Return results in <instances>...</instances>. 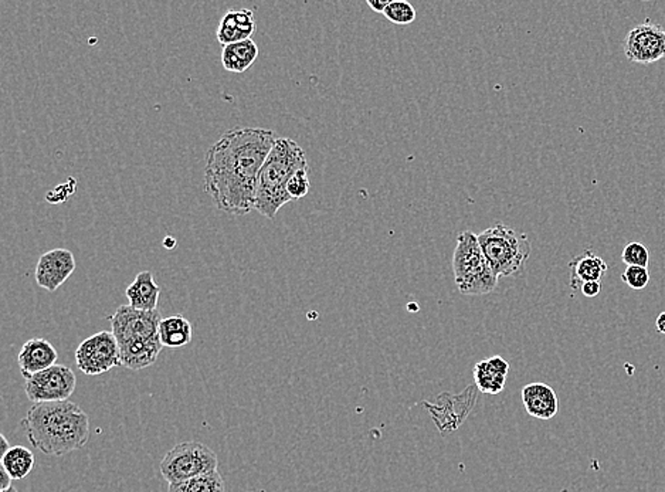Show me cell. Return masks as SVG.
<instances>
[{
    "label": "cell",
    "mask_w": 665,
    "mask_h": 492,
    "mask_svg": "<svg viewBox=\"0 0 665 492\" xmlns=\"http://www.w3.org/2000/svg\"><path fill=\"white\" fill-rule=\"evenodd\" d=\"M311 183L308 179V168L300 169L295 172L287 185V192L293 201L304 198L310 192Z\"/></svg>",
    "instance_id": "26"
},
{
    "label": "cell",
    "mask_w": 665,
    "mask_h": 492,
    "mask_svg": "<svg viewBox=\"0 0 665 492\" xmlns=\"http://www.w3.org/2000/svg\"><path fill=\"white\" fill-rule=\"evenodd\" d=\"M621 260L627 267H644L647 269L650 261V251L644 244L639 241L627 244L621 253Z\"/></svg>",
    "instance_id": "25"
},
{
    "label": "cell",
    "mask_w": 665,
    "mask_h": 492,
    "mask_svg": "<svg viewBox=\"0 0 665 492\" xmlns=\"http://www.w3.org/2000/svg\"><path fill=\"white\" fill-rule=\"evenodd\" d=\"M452 272L457 289L464 295H487L497 289L498 277L488 264L477 234L462 231L452 254Z\"/></svg>",
    "instance_id": "5"
},
{
    "label": "cell",
    "mask_w": 665,
    "mask_h": 492,
    "mask_svg": "<svg viewBox=\"0 0 665 492\" xmlns=\"http://www.w3.org/2000/svg\"><path fill=\"white\" fill-rule=\"evenodd\" d=\"M275 133L263 128H234L206 153L204 191L224 213L254 211L260 171L274 146Z\"/></svg>",
    "instance_id": "1"
},
{
    "label": "cell",
    "mask_w": 665,
    "mask_h": 492,
    "mask_svg": "<svg viewBox=\"0 0 665 492\" xmlns=\"http://www.w3.org/2000/svg\"><path fill=\"white\" fill-rule=\"evenodd\" d=\"M159 294L161 287L149 271L139 272L125 291L131 307L141 311H158Z\"/></svg>",
    "instance_id": "18"
},
{
    "label": "cell",
    "mask_w": 665,
    "mask_h": 492,
    "mask_svg": "<svg viewBox=\"0 0 665 492\" xmlns=\"http://www.w3.org/2000/svg\"><path fill=\"white\" fill-rule=\"evenodd\" d=\"M0 492H17V489L15 488V487H10V488L4 489V491H0Z\"/></svg>",
    "instance_id": "35"
},
{
    "label": "cell",
    "mask_w": 665,
    "mask_h": 492,
    "mask_svg": "<svg viewBox=\"0 0 665 492\" xmlns=\"http://www.w3.org/2000/svg\"><path fill=\"white\" fill-rule=\"evenodd\" d=\"M10 444L7 438H5L4 434H0V457H4L7 451L10 450Z\"/></svg>",
    "instance_id": "32"
},
{
    "label": "cell",
    "mask_w": 665,
    "mask_h": 492,
    "mask_svg": "<svg viewBox=\"0 0 665 492\" xmlns=\"http://www.w3.org/2000/svg\"><path fill=\"white\" fill-rule=\"evenodd\" d=\"M255 32V20L253 10H229L224 15L223 19L220 20L219 29H217V42L226 47L234 43L244 42V40L252 39L253 33Z\"/></svg>",
    "instance_id": "16"
},
{
    "label": "cell",
    "mask_w": 665,
    "mask_h": 492,
    "mask_svg": "<svg viewBox=\"0 0 665 492\" xmlns=\"http://www.w3.org/2000/svg\"><path fill=\"white\" fill-rule=\"evenodd\" d=\"M482 253L495 276H518L525 269L531 256V241L527 234L518 233L502 223L488 227L478 234Z\"/></svg>",
    "instance_id": "4"
},
{
    "label": "cell",
    "mask_w": 665,
    "mask_h": 492,
    "mask_svg": "<svg viewBox=\"0 0 665 492\" xmlns=\"http://www.w3.org/2000/svg\"><path fill=\"white\" fill-rule=\"evenodd\" d=\"M111 330L118 342L130 339H151L159 338V324L162 317L159 311H141L128 305L118 307L110 317Z\"/></svg>",
    "instance_id": "9"
},
{
    "label": "cell",
    "mask_w": 665,
    "mask_h": 492,
    "mask_svg": "<svg viewBox=\"0 0 665 492\" xmlns=\"http://www.w3.org/2000/svg\"><path fill=\"white\" fill-rule=\"evenodd\" d=\"M621 280L631 290H644L650 281V272L644 267H627L621 274Z\"/></svg>",
    "instance_id": "27"
},
{
    "label": "cell",
    "mask_w": 665,
    "mask_h": 492,
    "mask_svg": "<svg viewBox=\"0 0 665 492\" xmlns=\"http://www.w3.org/2000/svg\"><path fill=\"white\" fill-rule=\"evenodd\" d=\"M74 270L75 259L70 250H50L37 261L35 279L39 287L53 292L72 277Z\"/></svg>",
    "instance_id": "11"
},
{
    "label": "cell",
    "mask_w": 665,
    "mask_h": 492,
    "mask_svg": "<svg viewBox=\"0 0 665 492\" xmlns=\"http://www.w3.org/2000/svg\"><path fill=\"white\" fill-rule=\"evenodd\" d=\"M75 186H77V183L72 178L70 181L63 183V185H58L57 188L53 189V191L45 194V201L50 202V203H63V202L67 201L74 193Z\"/></svg>",
    "instance_id": "28"
},
{
    "label": "cell",
    "mask_w": 665,
    "mask_h": 492,
    "mask_svg": "<svg viewBox=\"0 0 665 492\" xmlns=\"http://www.w3.org/2000/svg\"><path fill=\"white\" fill-rule=\"evenodd\" d=\"M57 350L49 340L33 338L23 345L17 363H19L20 373L27 380L32 376L57 365Z\"/></svg>",
    "instance_id": "13"
},
{
    "label": "cell",
    "mask_w": 665,
    "mask_h": 492,
    "mask_svg": "<svg viewBox=\"0 0 665 492\" xmlns=\"http://www.w3.org/2000/svg\"><path fill=\"white\" fill-rule=\"evenodd\" d=\"M257 57H259V45L255 44L253 39L226 45L222 52L223 67L227 72L237 73V74L249 70L254 64Z\"/></svg>",
    "instance_id": "20"
},
{
    "label": "cell",
    "mask_w": 665,
    "mask_h": 492,
    "mask_svg": "<svg viewBox=\"0 0 665 492\" xmlns=\"http://www.w3.org/2000/svg\"><path fill=\"white\" fill-rule=\"evenodd\" d=\"M521 398L528 415L538 420H551L558 415V395L546 383H530L521 390Z\"/></svg>",
    "instance_id": "14"
},
{
    "label": "cell",
    "mask_w": 665,
    "mask_h": 492,
    "mask_svg": "<svg viewBox=\"0 0 665 492\" xmlns=\"http://www.w3.org/2000/svg\"><path fill=\"white\" fill-rule=\"evenodd\" d=\"M383 15L394 25H411L416 20V9L406 0H392Z\"/></svg>",
    "instance_id": "24"
},
{
    "label": "cell",
    "mask_w": 665,
    "mask_h": 492,
    "mask_svg": "<svg viewBox=\"0 0 665 492\" xmlns=\"http://www.w3.org/2000/svg\"><path fill=\"white\" fill-rule=\"evenodd\" d=\"M12 477L7 474V471L5 470L4 467L0 466V491H4V489L10 488L12 487Z\"/></svg>",
    "instance_id": "31"
},
{
    "label": "cell",
    "mask_w": 665,
    "mask_h": 492,
    "mask_svg": "<svg viewBox=\"0 0 665 492\" xmlns=\"http://www.w3.org/2000/svg\"><path fill=\"white\" fill-rule=\"evenodd\" d=\"M474 389L467 388L464 393L459 396L449 395V393H442L437 398L436 403L424 402L427 410L430 411V415L433 418L434 423L440 431H446V433H452L460 428L464 418H467L470 411L467 408H457L459 406L467 405V403H474L475 392L472 393Z\"/></svg>",
    "instance_id": "12"
},
{
    "label": "cell",
    "mask_w": 665,
    "mask_h": 492,
    "mask_svg": "<svg viewBox=\"0 0 665 492\" xmlns=\"http://www.w3.org/2000/svg\"><path fill=\"white\" fill-rule=\"evenodd\" d=\"M169 244H171V247L174 246V237H166L165 246L169 249Z\"/></svg>",
    "instance_id": "34"
},
{
    "label": "cell",
    "mask_w": 665,
    "mask_h": 492,
    "mask_svg": "<svg viewBox=\"0 0 665 492\" xmlns=\"http://www.w3.org/2000/svg\"><path fill=\"white\" fill-rule=\"evenodd\" d=\"M581 294L585 295V297H588V299H594V297H598V295L600 294V281L585 282V284H581Z\"/></svg>",
    "instance_id": "29"
},
{
    "label": "cell",
    "mask_w": 665,
    "mask_h": 492,
    "mask_svg": "<svg viewBox=\"0 0 665 492\" xmlns=\"http://www.w3.org/2000/svg\"><path fill=\"white\" fill-rule=\"evenodd\" d=\"M656 328L660 334L665 335V312H661V314L657 317Z\"/></svg>",
    "instance_id": "33"
},
{
    "label": "cell",
    "mask_w": 665,
    "mask_h": 492,
    "mask_svg": "<svg viewBox=\"0 0 665 492\" xmlns=\"http://www.w3.org/2000/svg\"><path fill=\"white\" fill-rule=\"evenodd\" d=\"M508 372L510 363L504 358L492 357L480 360L472 370L475 388L484 395H498L505 389Z\"/></svg>",
    "instance_id": "17"
},
{
    "label": "cell",
    "mask_w": 665,
    "mask_h": 492,
    "mask_svg": "<svg viewBox=\"0 0 665 492\" xmlns=\"http://www.w3.org/2000/svg\"><path fill=\"white\" fill-rule=\"evenodd\" d=\"M33 448L47 456H65L90 440V418L70 402L37 403L22 420Z\"/></svg>",
    "instance_id": "2"
},
{
    "label": "cell",
    "mask_w": 665,
    "mask_h": 492,
    "mask_svg": "<svg viewBox=\"0 0 665 492\" xmlns=\"http://www.w3.org/2000/svg\"><path fill=\"white\" fill-rule=\"evenodd\" d=\"M308 168L307 156L295 141L277 138L272 153L260 171L254 211L274 219L284 204L293 202L287 185L295 172Z\"/></svg>",
    "instance_id": "3"
},
{
    "label": "cell",
    "mask_w": 665,
    "mask_h": 492,
    "mask_svg": "<svg viewBox=\"0 0 665 492\" xmlns=\"http://www.w3.org/2000/svg\"><path fill=\"white\" fill-rule=\"evenodd\" d=\"M569 266L571 269V284L573 289L588 281H601L609 270L608 262L591 250H586L585 253L575 257Z\"/></svg>",
    "instance_id": "19"
},
{
    "label": "cell",
    "mask_w": 665,
    "mask_h": 492,
    "mask_svg": "<svg viewBox=\"0 0 665 492\" xmlns=\"http://www.w3.org/2000/svg\"><path fill=\"white\" fill-rule=\"evenodd\" d=\"M75 363L88 376L104 375L121 366L120 347L113 330H101L83 340L75 350Z\"/></svg>",
    "instance_id": "7"
},
{
    "label": "cell",
    "mask_w": 665,
    "mask_h": 492,
    "mask_svg": "<svg viewBox=\"0 0 665 492\" xmlns=\"http://www.w3.org/2000/svg\"><path fill=\"white\" fill-rule=\"evenodd\" d=\"M194 338V328L191 322L184 315H172V317L162 318L159 324V339L164 348L186 347Z\"/></svg>",
    "instance_id": "21"
},
{
    "label": "cell",
    "mask_w": 665,
    "mask_h": 492,
    "mask_svg": "<svg viewBox=\"0 0 665 492\" xmlns=\"http://www.w3.org/2000/svg\"><path fill=\"white\" fill-rule=\"evenodd\" d=\"M216 453L199 441H184L168 451L161 461V474L169 486L217 471Z\"/></svg>",
    "instance_id": "6"
},
{
    "label": "cell",
    "mask_w": 665,
    "mask_h": 492,
    "mask_svg": "<svg viewBox=\"0 0 665 492\" xmlns=\"http://www.w3.org/2000/svg\"><path fill=\"white\" fill-rule=\"evenodd\" d=\"M391 2L392 0H368V6L378 12V14H383Z\"/></svg>",
    "instance_id": "30"
},
{
    "label": "cell",
    "mask_w": 665,
    "mask_h": 492,
    "mask_svg": "<svg viewBox=\"0 0 665 492\" xmlns=\"http://www.w3.org/2000/svg\"><path fill=\"white\" fill-rule=\"evenodd\" d=\"M168 492H226V483L219 471H213L184 483L172 484Z\"/></svg>",
    "instance_id": "23"
},
{
    "label": "cell",
    "mask_w": 665,
    "mask_h": 492,
    "mask_svg": "<svg viewBox=\"0 0 665 492\" xmlns=\"http://www.w3.org/2000/svg\"><path fill=\"white\" fill-rule=\"evenodd\" d=\"M627 60L639 64H651L665 57V30L656 23H640L630 30L624 40Z\"/></svg>",
    "instance_id": "10"
},
{
    "label": "cell",
    "mask_w": 665,
    "mask_h": 492,
    "mask_svg": "<svg viewBox=\"0 0 665 492\" xmlns=\"http://www.w3.org/2000/svg\"><path fill=\"white\" fill-rule=\"evenodd\" d=\"M36 464L35 454L29 448L23 446H15L10 448L0 460V466L4 467L12 479L26 478Z\"/></svg>",
    "instance_id": "22"
},
{
    "label": "cell",
    "mask_w": 665,
    "mask_h": 492,
    "mask_svg": "<svg viewBox=\"0 0 665 492\" xmlns=\"http://www.w3.org/2000/svg\"><path fill=\"white\" fill-rule=\"evenodd\" d=\"M121 366L131 370H143L153 366L158 359L164 345L159 338L151 339H130L118 342Z\"/></svg>",
    "instance_id": "15"
},
{
    "label": "cell",
    "mask_w": 665,
    "mask_h": 492,
    "mask_svg": "<svg viewBox=\"0 0 665 492\" xmlns=\"http://www.w3.org/2000/svg\"><path fill=\"white\" fill-rule=\"evenodd\" d=\"M77 386V378L72 368L55 365L26 380L25 392L30 402H67Z\"/></svg>",
    "instance_id": "8"
}]
</instances>
